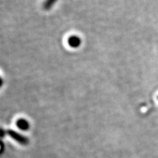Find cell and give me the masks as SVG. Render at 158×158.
<instances>
[{
  "instance_id": "obj_4",
  "label": "cell",
  "mask_w": 158,
  "mask_h": 158,
  "mask_svg": "<svg viewBox=\"0 0 158 158\" xmlns=\"http://www.w3.org/2000/svg\"><path fill=\"white\" fill-rule=\"evenodd\" d=\"M57 2V0H46L44 3V8L46 10H49L53 7Z\"/></svg>"
},
{
  "instance_id": "obj_6",
  "label": "cell",
  "mask_w": 158,
  "mask_h": 158,
  "mask_svg": "<svg viewBox=\"0 0 158 158\" xmlns=\"http://www.w3.org/2000/svg\"><path fill=\"white\" fill-rule=\"evenodd\" d=\"M2 85H3V80H2V77H0V88L2 86Z\"/></svg>"
},
{
  "instance_id": "obj_1",
  "label": "cell",
  "mask_w": 158,
  "mask_h": 158,
  "mask_svg": "<svg viewBox=\"0 0 158 158\" xmlns=\"http://www.w3.org/2000/svg\"><path fill=\"white\" fill-rule=\"evenodd\" d=\"M7 134L11 137L13 140L17 141L19 144L22 145H28L29 144V139L25 136H23L13 130H7Z\"/></svg>"
},
{
  "instance_id": "obj_5",
  "label": "cell",
  "mask_w": 158,
  "mask_h": 158,
  "mask_svg": "<svg viewBox=\"0 0 158 158\" xmlns=\"http://www.w3.org/2000/svg\"><path fill=\"white\" fill-rule=\"evenodd\" d=\"M6 133H7V131H5L3 129H0V137H3L5 135H6Z\"/></svg>"
},
{
  "instance_id": "obj_3",
  "label": "cell",
  "mask_w": 158,
  "mask_h": 158,
  "mask_svg": "<svg viewBox=\"0 0 158 158\" xmlns=\"http://www.w3.org/2000/svg\"><path fill=\"white\" fill-rule=\"evenodd\" d=\"M16 125L19 129L22 131H28L30 128V123L24 118H19L17 121Z\"/></svg>"
},
{
  "instance_id": "obj_2",
  "label": "cell",
  "mask_w": 158,
  "mask_h": 158,
  "mask_svg": "<svg viewBox=\"0 0 158 158\" xmlns=\"http://www.w3.org/2000/svg\"><path fill=\"white\" fill-rule=\"evenodd\" d=\"M68 44L73 48H77L81 46V39L77 36H71L68 39Z\"/></svg>"
}]
</instances>
